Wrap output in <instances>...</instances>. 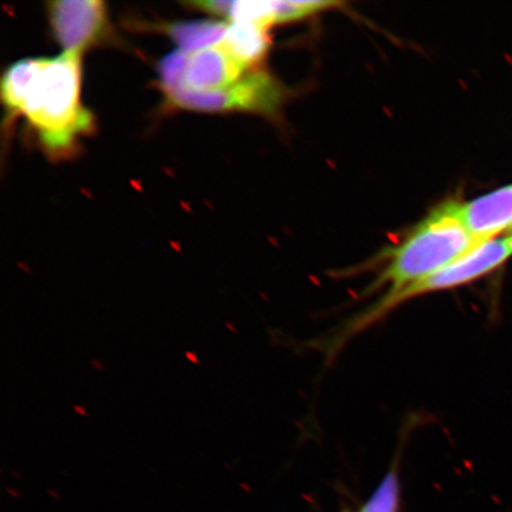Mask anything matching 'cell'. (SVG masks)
I'll return each instance as SVG.
<instances>
[{
    "label": "cell",
    "instance_id": "1",
    "mask_svg": "<svg viewBox=\"0 0 512 512\" xmlns=\"http://www.w3.org/2000/svg\"><path fill=\"white\" fill-rule=\"evenodd\" d=\"M81 56L63 53L49 59L32 82L22 114L48 155L59 158L94 131V117L81 102Z\"/></svg>",
    "mask_w": 512,
    "mask_h": 512
},
{
    "label": "cell",
    "instance_id": "2",
    "mask_svg": "<svg viewBox=\"0 0 512 512\" xmlns=\"http://www.w3.org/2000/svg\"><path fill=\"white\" fill-rule=\"evenodd\" d=\"M486 242V241H485ZM480 243L460 221L456 202L444 203L418 224L387 256L388 262L369 290L392 293L431 277Z\"/></svg>",
    "mask_w": 512,
    "mask_h": 512
},
{
    "label": "cell",
    "instance_id": "3",
    "mask_svg": "<svg viewBox=\"0 0 512 512\" xmlns=\"http://www.w3.org/2000/svg\"><path fill=\"white\" fill-rule=\"evenodd\" d=\"M168 106L200 113L278 112L285 99V89L266 72L252 70L226 88L211 92H194L181 86L164 95Z\"/></svg>",
    "mask_w": 512,
    "mask_h": 512
},
{
    "label": "cell",
    "instance_id": "4",
    "mask_svg": "<svg viewBox=\"0 0 512 512\" xmlns=\"http://www.w3.org/2000/svg\"><path fill=\"white\" fill-rule=\"evenodd\" d=\"M48 17L66 53L82 55L104 42L110 32L106 4L100 0H55L48 3Z\"/></svg>",
    "mask_w": 512,
    "mask_h": 512
},
{
    "label": "cell",
    "instance_id": "5",
    "mask_svg": "<svg viewBox=\"0 0 512 512\" xmlns=\"http://www.w3.org/2000/svg\"><path fill=\"white\" fill-rule=\"evenodd\" d=\"M456 210L473 239L478 242L494 240L512 228V185L470 202H456Z\"/></svg>",
    "mask_w": 512,
    "mask_h": 512
},
{
    "label": "cell",
    "instance_id": "6",
    "mask_svg": "<svg viewBox=\"0 0 512 512\" xmlns=\"http://www.w3.org/2000/svg\"><path fill=\"white\" fill-rule=\"evenodd\" d=\"M246 68L219 44L190 56L183 86L194 92L226 88L246 74Z\"/></svg>",
    "mask_w": 512,
    "mask_h": 512
},
{
    "label": "cell",
    "instance_id": "7",
    "mask_svg": "<svg viewBox=\"0 0 512 512\" xmlns=\"http://www.w3.org/2000/svg\"><path fill=\"white\" fill-rule=\"evenodd\" d=\"M149 28L170 37L179 50L192 55L221 43L227 34L229 22L209 21V19L206 21L164 22L149 24Z\"/></svg>",
    "mask_w": 512,
    "mask_h": 512
},
{
    "label": "cell",
    "instance_id": "8",
    "mask_svg": "<svg viewBox=\"0 0 512 512\" xmlns=\"http://www.w3.org/2000/svg\"><path fill=\"white\" fill-rule=\"evenodd\" d=\"M48 60L47 57H27L12 63L5 70L0 82V95L10 119L22 114L32 82L46 67Z\"/></svg>",
    "mask_w": 512,
    "mask_h": 512
},
{
    "label": "cell",
    "instance_id": "9",
    "mask_svg": "<svg viewBox=\"0 0 512 512\" xmlns=\"http://www.w3.org/2000/svg\"><path fill=\"white\" fill-rule=\"evenodd\" d=\"M268 29L247 22H229L226 36L219 46L246 68L254 67L270 48Z\"/></svg>",
    "mask_w": 512,
    "mask_h": 512
},
{
    "label": "cell",
    "instance_id": "10",
    "mask_svg": "<svg viewBox=\"0 0 512 512\" xmlns=\"http://www.w3.org/2000/svg\"><path fill=\"white\" fill-rule=\"evenodd\" d=\"M400 480L396 466L382 479L361 512H399Z\"/></svg>",
    "mask_w": 512,
    "mask_h": 512
},
{
    "label": "cell",
    "instance_id": "11",
    "mask_svg": "<svg viewBox=\"0 0 512 512\" xmlns=\"http://www.w3.org/2000/svg\"><path fill=\"white\" fill-rule=\"evenodd\" d=\"M190 56L185 51L177 49L159 61L157 68L159 85L164 95L174 92L177 88L183 86Z\"/></svg>",
    "mask_w": 512,
    "mask_h": 512
},
{
    "label": "cell",
    "instance_id": "12",
    "mask_svg": "<svg viewBox=\"0 0 512 512\" xmlns=\"http://www.w3.org/2000/svg\"><path fill=\"white\" fill-rule=\"evenodd\" d=\"M188 8L206 12V14L229 19L232 0H195V2L184 3Z\"/></svg>",
    "mask_w": 512,
    "mask_h": 512
},
{
    "label": "cell",
    "instance_id": "13",
    "mask_svg": "<svg viewBox=\"0 0 512 512\" xmlns=\"http://www.w3.org/2000/svg\"><path fill=\"white\" fill-rule=\"evenodd\" d=\"M187 357L189 358V360L191 362L198 363V360H197V358L195 357L194 354H189V352H188Z\"/></svg>",
    "mask_w": 512,
    "mask_h": 512
},
{
    "label": "cell",
    "instance_id": "14",
    "mask_svg": "<svg viewBox=\"0 0 512 512\" xmlns=\"http://www.w3.org/2000/svg\"><path fill=\"white\" fill-rule=\"evenodd\" d=\"M345 512H350V511H345Z\"/></svg>",
    "mask_w": 512,
    "mask_h": 512
},
{
    "label": "cell",
    "instance_id": "15",
    "mask_svg": "<svg viewBox=\"0 0 512 512\" xmlns=\"http://www.w3.org/2000/svg\"><path fill=\"white\" fill-rule=\"evenodd\" d=\"M512 236V235H511Z\"/></svg>",
    "mask_w": 512,
    "mask_h": 512
}]
</instances>
